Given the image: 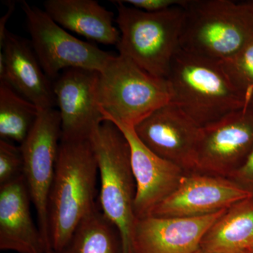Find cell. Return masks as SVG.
Wrapping results in <instances>:
<instances>
[{"label": "cell", "mask_w": 253, "mask_h": 253, "mask_svg": "<svg viewBox=\"0 0 253 253\" xmlns=\"http://www.w3.org/2000/svg\"><path fill=\"white\" fill-rule=\"evenodd\" d=\"M98 175L90 139H61L48 206L54 253L65 247L80 222L99 206L95 200Z\"/></svg>", "instance_id": "obj_1"}, {"label": "cell", "mask_w": 253, "mask_h": 253, "mask_svg": "<svg viewBox=\"0 0 253 253\" xmlns=\"http://www.w3.org/2000/svg\"><path fill=\"white\" fill-rule=\"evenodd\" d=\"M23 169L21 148L7 140L0 139V186L22 175Z\"/></svg>", "instance_id": "obj_22"}, {"label": "cell", "mask_w": 253, "mask_h": 253, "mask_svg": "<svg viewBox=\"0 0 253 253\" xmlns=\"http://www.w3.org/2000/svg\"><path fill=\"white\" fill-rule=\"evenodd\" d=\"M242 253H251L250 252V251H245V252Z\"/></svg>", "instance_id": "obj_31"}, {"label": "cell", "mask_w": 253, "mask_h": 253, "mask_svg": "<svg viewBox=\"0 0 253 253\" xmlns=\"http://www.w3.org/2000/svg\"><path fill=\"white\" fill-rule=\"evenodd\" d=\"M122 1L141 11L156 13L175 6H184L187 0H126Z\"/></svg>", "instance_id": "obj_23"}, {"label": "cell", "mask_w": 253, "mask_h": 253, "mask_svg": "<svg viewBox=\"0 0 253 253\" xmlns=\"http://www.w3.org/2000/svg\"><path fill=\"white\" fill-rule=\"evenodd\" d=\"M46 253H54V252L52 251V250H50V251H48V252Z\"/></svg>", "instance_id": "obj_29"}, {"label": "cell", "mask_w": 253, "mask_h": 253, "mask_svg": "<svg viewBox=\"0 0 253 253\" xmlns=\"http://www.w3.org/2000/svg\"><path fill=\"white\" fill-rule=\"evenodd\" d=\"M229 179L253 195V148L244 162Z\"/></svg>", "instance_id": "obj_24"}, {"label": "cell", "mask_w": 253, "mask_h": 253, "mask_svg": "<svg viewBox=\"0 0 253 253\" xmlns=\"http://www.w3.org/2000/svg\"><path fill=\"white\" fill-rule=\"evenodd\" d=\"M251 106H252V107L253 109V96L252 100H251Z\"/></svg>", "instance_id": "obj_30"}, {"label": "cell", "mask_w": 253, "mask_h": 253, "mask_svg": "<svg viewBox=\"0 0 253 253\" xmlns=\"http://www.w3.org/2000/svg\"><path fill=\"white\" fill-rule=\"evenodd\" d=\"M61 139L59 111L39 110L36 122L20 146L23 156V175L38 214L40 230L51 249L48 206Z\"/></svg>", "instance_id": "obj_8"}, {"label": "cell", "mask_w": 253, "mask_h": 253, "mask_svg": "<svg viewBox=\"0 0 253 253\" xmlns=\"http://www.w3.org/2000/svg\"><path fill=\"white\" fill-rule=\"evenodd\" d=\"M39 109L0 81V136L22 144L36 122Z\"/></svg>", "instance_id": "obj_20"}, {"label": "cell", "mask_w": 253, "mask_h": 253, "mask_svg": "<svg viewBox=\"0 0 253 253\" xmlns=\"http://www.w3.org/2000/svg\"><path fill=\"white\" fill-rule=\"evenodd\" d=\"M253 195L222 176L198 172H186L177 189L150 216L194 217L228 209Z\"/></svg>", "instance_id": "obj_11"}, {"label": "cell", "mask_w": 253, "mask_h": 253, "mask_svg": "<svg viewBox=\"0 0 253 253\" xmlns=\"http://www.w3.org/2000/svg\"><path fill=\"white\" fill-rule=\"evenodd\" d=\"M224 211L194 217H148L136 219L132 253H194Z\"/></svg>", "instance_id": "obj_14"}, {"label": "cell", "mask_w": 253, "mask_h": 253, "mask_svg": "<svg viewBox=\"0 0 253 253\" xmlns=\"http://www.w3.org/2000/svg\"><path fill=\"white\" fill-rule=\"evenodd\" d=\"M194 253H215L213 252H211V251H206V250H204L203 249H201V248H200L199 250H198L196 252H195Z\"/></svg>", "instance_id": "obj_26"}, {"label": "cell", "mask_w": 253, "mask_h": 253, "mask_svg": "<svg viewBox=\"0 0 253 253\" xmlns=\"http://www.w3.org/2000/svg\"><path fill=\"white\" fill-rule=\"evenodd\" d=\"M114 2L118 9L116 22L121 33L119 54L155 77L167 79L180 49L184 6L149 13L126 6L122 1Z\"/></svg>", "instance_id": "obj_4"}, {"label": "cell", "mask_w": 253, "mask_h": 253, "mask_svg": "<svg viewBox=\"0 0 253 253\" xmlns=\"http://www.w3.org/2000/svg\"><path fill=\"white\" fill-rule=\"evenodd\" d=\"M0 81L36 105L39 110L54 109L56 98L31 42L6 31L0 44Z\"/></svg>", "instance_id": "obj_15"}, {"label": "cell", "mask_w": 253, "mask_h": 253, "mask_svg": "<svg viewBox=\"0 0 253 253\" xmlns=\"http://www.w3.org/2000/svg\"><path fill=\"white\" fill-rule=\"evenodd\" d=\"M89 139L97 161L100 209L119 231L123 253H132L136 188L129 144L118 126L109 121L101 123Z\"/></svg>", "instance_id": "obj_5"}, {"label": "cell", "mask_w": 253, "mask_h": 253, "mask_svg": "<svg viewBox=\"0 0 253 253\" xmlns=\"http://www.w3.org/2000/svg\"><path fill=\"white\" fill-rule=\"evenodd\" d=\"M113 123L126 138L130 149L136 188L134 214L136 219L148 217L174 192L186 172L148 149L136 135L133 126Z\"/></svg>", "instance_id": "obj_13"}, {"label": "cell", "mask_w": 253, "mask_h": 253, "mask_svg": "<svg viewBox=\"0 0 253 253\" xmlns=\"http://www.w3.org/2000/svg\"><path fill=\"white\" fill-rule=\"evenodd\" d=\"M253 148L251 103L201 127L194 172L229 178Z\"/></svg>", "instance_id": "obj_9"}, {"label": "cell", "mask_w": 253, "mask_h": 253, "mask_svg": "<svg viewBox=\"0 0 253 253\" xmlns=\"http://www.w3.org/2000/svg\"><path fill=\"white\" fill-rule=\"evenodd\" d=\"M31 45L51 81L63 71L81 68L101 73L114 55L81 41L57 24L44 10L22 1Z\"/></svg>", "instance_id": "obj_7"}, {"label": "cell", "mask_w": 253, "mask_h": 253, "mask_svg": "<svg viewBox=\"0 0 253 253\" xmlns=\"http://www.w3.org/2000/svg\"><path fill=\"white\" fill-rule=\"evenodd\" d=\"M8 9L6 14L1 18L0 21V44L3 42L4 39L5 34L7 30L6 29V23L7 20H9L10 16L12 14L13 11L15 9V3L9 1L7 3Z\"/></svg>", "instance_id": "obj_25"}, {"label": "cell", "mask_w": 253, "mask_h": 253, "mask_svg": "<svg viewBox=\"0 0 253 253\" xmlns=\"http://www.w3.org/2000/svg\"><path fill=\"white\" fill-rule=\"evenodd\" d=\"M100 73L81 68L65 70L53 83L61 121V139H89L104 122L98 102Z\"/></svg>", "instance_id": "obj_10"}, {"label": "cell", "mask_w": 253, "mask_h": 253, "mask_svg": "<svg viewBox=\"0 0 253 253\" xmlns=\"http://www.w3.org/2000/svg\"><path fill=\"white\" fill-rule=\"evenodd\" d=\"M44 11L65 30L106 45H116L121 33L114 14L94 0H47Z\"/></svg>", "instance_id": "obj_17"}, {"label": "cell", "mask_w": 253, "mask_h": 253, "mask_svg": "<svg viewBox=\"0 0 253 253\" xmlns=\"http://www.w3.org/2000/svg\"><path fill=\"white\" fill-rule=\"evenodd\" d=\"M175 104L201 127L251 103L231 84L220 63L179 49L167 78Z\"/></svg>", "instance_id": "obj_2"}, {"label": "cell", "mask_w": 253, "mask_h": 253, "mask_svg": "<svg viewBox=\"0 0 253 253\" xmlns=\"http://www.w3.org/2000/svg\"><path fill=\"white\" fill-rule=\"evenodd\" d=\"M180 49L221 62L253 37V11L249 1L187 0Z\"/></svg>", "instance_id": "obj_3"}, {"label": "cell", "mask_w": 253, "mask_h": 253, "mask_svg": "<svg viewBox=\"0 0 253 253\" xmlns=\"http://www.w3.org/2000/svg\"><path fill=\"white\" fill-rule=\"evenodd\" d=\"M134 128L141 142L154 154L186 172H194L201 126L175 104L158 108Z\"/></svg>", "instance_id": "obj_12"}, {"label": "cell", "mask_w": 253, "mask_h": 253, "mask_svg": "<svg viewBox=\"0 0 253 253\" xmlns=\"http://www.w3.org/2000/svg\"><path fill=\"white\" fill-rule=\"evenodd\" d=\"M31 196L23 174L0 186V249L18 253H46V244L31 213Z\"/></svg>", "instance_id": "obj_16"}, {"label": "cell", "mask_w": 253, "mask_h": 253, "mask_svg": "<svg viewBox=\"0 0 253 253\" xmlns=\"http://www.w3.org/2000/svg\"><path fill=\"white\" fill-rule=\"evenodd\" d=\"M249 3L250 4V6H251V9H252L253 11V1H249Z\"/></svg>", "instance_id": "obj_28"}, {"label": "cell", "mask_w": 253, "mask_h": 253, "mask_svg": "<svg viewBox=\"0 0 253 253\" xmlns=\"http://www.w3.org/2000/svg\"><path fill=\"white\" fill-rule=\"evenodd\" d=\"M253 242V197L226 209L205 235L201 249L215 253H242Z\"/></svg>", "instance_id": "obj_18"}, {"label": "cell", "mask_w": 253, "mask_h": 253, "mask_svg": "<svg viewBox=\"0 0 253 253\" xmlns=\"http://www.w3.org/2000/svg\"><path fill=\"white\" fill-rule=\"evenodd\" d=\"M54 253H123L122 241L99 206L80 222L65 247Z\"/></svg>", "instance_id": "obj_19"}, {"label": "cell", "mask_w": 253, "mask_h": 253, "mask_svg": "<svg viewBox=\"0 0 253 253\" xmlns=\"http://www.w3.org/2000/svg\"><path fill=\"white\" fill-rule=\"evenodd\" d=\"M249 251L251 253H253V244H251V247H250V249H249Z\"/></svg>", "instance_id": "obj_27"}, {"label": "cell", "mask_w": 253, "mask_h": 253, "mask_svg": "<svg viewBox=\"0 0 253 253\" xmlns=\"http://www.w3.org/2000/svg\"><path fill=\"white\" fill-rule=\"evenodd\" d=\"M219 63L231 84L251 102L253 96V37L236 54Z\"/></svg>", "instance_id": "obj_21"}, {"label": "cell", "mask_w": 253, "mask_h": 253, "mask_svg": "<svg viewBox=\"0 0 253 253\" xmlns=\"http://www.w3.org/2000/svg\"><path fill=\"white\" fill-rule=\"evenodd\" d=\"M171 100L167 79L155 77L123 55L113 56L100 73L98 102L104 121L134 127Z\"/></svg>", "instance_id": "obj_6"}]
</instances>
